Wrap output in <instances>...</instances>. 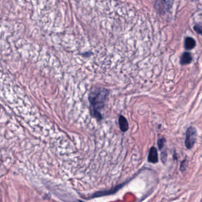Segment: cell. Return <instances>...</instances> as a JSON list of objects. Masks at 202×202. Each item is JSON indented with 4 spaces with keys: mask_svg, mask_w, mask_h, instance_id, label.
I'll use <instances>...</instances> for the list:
<instances>
[{
    "mask_svg": "<svg viewBox=\"0 0 202 202\" xmlns=\"http://www.w3.org/2000/svg\"><path fill=\"white\" fill-rule=\"evenodd\" d=\"M108 95V90L99 87L93 88L89 94V101L92 107V114L99 121L102 119L99 110L103 107Z\"/></svg>",
    "mask_w": 202,
    "mask_h": 202,
    "instance_id": "cell-1",
    "label": "cell"
},
{
    "mask_svg": "<svg viewBox=\"0 0 202 202\" xmlns=\"http://www.w3.org/2000/svg\"><path fill=\"white\" fill-rule=\"evenodd\" d=\"M197 138V132L194 127H190L188 128L186 133V137L185 144L187 148L191 149L195 143Z\"/></svg>",
    "mask_w": 202,
    "mask_h": 202,
    "instance_id": "cell-2",
    "label": "cell"
},
{
    "mask_svg": "<svg viewBox=\"0 0 202 202\" xmlns=\"http://www.w3.org/2000/svg\"><path fill=\"white\" fill-rule=\"evenodd\" d=\"M148 161L152 163H156L158 162V153L157 149L155 147H152L150 150Z\"/></svg>",
    "mask_w": 202,
    "mask_h": 202,
    "instance_id": "cell-3",
    "label": "cell"
},
{
    "mask_svg": "<svg viewBox=\"0 0 202 202\" xmlns=\"http://www.w3.org/2000/svg\"><path fill=\"white\" fill-rule=\"evenodd\" d=\"M119 123H120V129L123 132H126L128 131L129 128L128 121L126 120V118L122 115H121L119 118Z\"/></svg>",
    "mask_w": 202,
    "mask_h": 202,
    "instance_id": "cell-4",
    "label": "cell"
},
{
    "mask_svg": "<svg viewBox=\"0 0 202 202\" xmlns=\"http://www.w3.org/2000/svg\"><path fill=\"white\" fill-rule=\"evenodd\" d=\"M192 60V56L190 53L186 52L183 54L180 59V63L182 65H185L190 63Z\"/></svg>",
    "mask_w": 202,
    "mask_h": 202,
    "instance_id": "cell-5",
    "label": "cell"
},
{
    "mask_svg": "<svg viewBox=\"0 0 202 202\" xmlns=\"http://www.w3.org/2000/svg\"><path fill=\"white\" fill-rule=\"evenodd\" d=\"M158 3H160V8L163 10H167L170 8L172 5V0H158Z\"/></svg>",
    "mask_w": 202,
    "mask_h": 202,
    "instance_id": "cell-6",
    "label": "cell"
},
{
    "mask_svg": "<svg viewBox=\"0 0 202 202\" xmlns=\"http://www.w3.org/2000/svg\"><path fill=\"white\" fill-rule=\"evenodd\" d=\"M195 45H196V42L191 37H187L185 39L184 46L186 49L191 50L193 49L195 47Z\"/></svg>",
    "mask_w": 202,
    "mask_h": 202,
    "instance_id": "cell-7",
    "label": "cell"
},
{
    "mask_svg": "<svg viewBox=\"0 0 202 202\" xmlns=\"http://www.w3.org/2000/svg\"><path fill=\"white\" fill-rule=\"evenodd\" d=\"M194 30L199 34L202 35V27L201 25H196L194 27Z\"/></svg>",
    "mask_w": 202,
    "mask_h": 202,
    "instance_id": "cell-8",
    "label": "cell"
},
{
    "mask_svg": "<svg viewBox=\"0 0 202 202\" xmlns=\"http://www.w3.org/2000/svg\"><path fill=\"white\" fill-rule=\"evenodd\" d=\"M165 140L164 138H162V139H160L158 141V147L160 149H161L163 146L164 145V143H165Z\"/></svg>",
    "mask_w": 202,
    "mask_h": 202,
    "instance_id": "cell-9",
    "label": "cell"
},
{
    "mask_svg": "<svg viewBox=\"0 0 202 202\" xmlns=\"http://www.w3.org/2000/svg\"><path fill=\"white\" fill-rule=\"evenodd\" d=\"M82 202V201H78V202Z\"/></svg>",
    "mask_w": 202,
    "mask_h": 202,
    "instance_id": "cell-10",
    "label": "cell"
}]
</instances>
